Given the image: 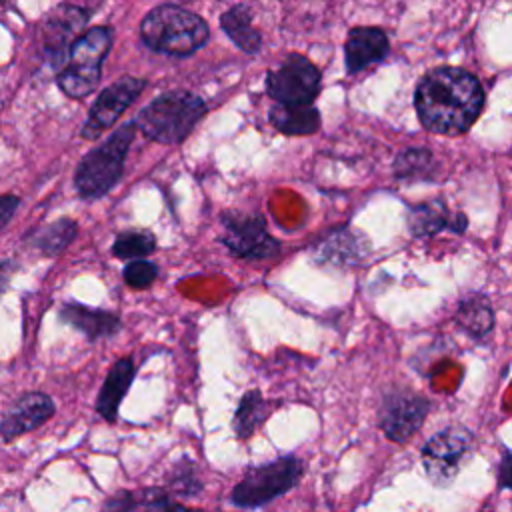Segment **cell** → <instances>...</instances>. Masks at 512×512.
Here are the masks:
<instances>
[{"mask_svg": "<svg viewBox=\"0 0 512 512\" xmlns=\"http://www.w3.org/2000/svg\"><path fill=\"white\" fill-rule=\"evenodd\" d=\"M268 120L278 132L288 136H304L320 128V112L312 104L290 106L276 102L270 108Z\"/></svg>", "mask_w": 512, "mask_h": 512, "instance_id": "cell-20", "label": "cell"}, {"mask_svg": "<svg viewBox=\"0 0 512 512\" xmlns=\"http://www.w3.org/2000/svg\"><path fill=\"white\" fill-rule=\"evenodd\" d=\"M206 114V102L188 90H172L156 96L134 118L136 128L152 142H184L200 118Z\"/></svg>", "mask_w": 512, "mask_h": 512, "instance_id": "cell-3", "label": "cell"}, {"mask_svg": "<svg viewBox=\"0 0 512 512\" xmlns=\"http://www.w3.org/2000/svg\"><path fill=\"white\" fill-rule=\"evenodd\" d=\"M140 38L154 52L182 58L208 42L210 28L196 12L178 4H162L142 18Z\"/></svg>", "mask_w": 512, "mask_h": 512, "instance_id": "cell-2", "label": "cell"}, {"mask_svg": "<svg viewBox=\"0 0 512 512\" xmlns=\"http://www.w3.org/2000/svg\"><path fill=\"white\" fill-rule=\"evenodd\" d=\"M270 404L264 400L260 390H248L232 416V430L236 438L248 440L256 432V428L268 418Z\"/></svg>", "mask_w": 512, "mask_h": 512, "instance_id": "cell-23", "label": "cell"}, {"mask_svg": "<svg viewBox=\"0 0 512 512\" xmlns=\"http://www.w3.org/2000/svg\"><path fill=\"white\" fill-rule=\"evenodd\" d=\"M146 88L144 78L122 76L116 82L108 84L94 100L86 122L82 124V138L96 140L108 128H112L118 118L134 104V100Z\"/></svg>", "mask_w": 512, "mask_h": 512, "instance_id": "cell-12", "label": "cell"}, {"mask_svg": "<svg viewBox=\"0 0 512 512\" xmlns=\"http://www.w3.org/2000/svg\"><path fill=\"white\" fill-rule=\"evenodd\" d=\"M454 320L460 330H464L472 340H484L492 332L496 316L488 296L472 292L458 302Z\"/></svg>", "mask_w": 512, "mask_h": 512, "instance_id": "cell-19", "label": "cell"}, {"mask_svg": "<svg viewBox=\"0 0 512 512\" xmlns=\"http://www.w3.org/2000/svg\"><path fill=\"white\" fill-rule=\"evenodd\" d=\"M76 236H78V222L64 216L34 230L28 236V244L42 256H58L76 240Z\"/></svg>", "mask_w": 512, "mask_h": 512, "instance_id": "cell-22", "label": "cell"}, {"mask_svg": "<svg viewBox=\"0 0 512 512\" xmlns=\"http://www.w3.org/2000/svg\"><path fill=\"white\" fill-rule=\"evenodd\" d=\"M154 250H156V236L150 230H140V228L120 232L112 244V254L126 262L144 258Z\"/></svg>", "mask_w": 512, "mask_h": 512, "instance_id": "cell-24", "label": "cell"}, {"mask_svg": "<svg viewBox=\"0 0 512 512\" xmlns=\"http://www.w3.org/2000/svg\"><path fill=\"white\" fill-rule=\"evenodd\" d=\"M136 376V364L130 356L118 358L112 368L108 370L102 388L96 398V412L106 420V422H116L120 404L130 390L132 382Z\"/></svg>", "mask_w": 512, "mask_h": 512, "instance_id": "cell-18", "label": "cell"}, {"mask_svg": "<svg viewBox=\"0 0 512 512\" xmlns=\"http://www.w3.org/2000/svg\"><path fill=\"white\" fill-rule=\"evenodd\" d=\"M58 320L80 332L88 342L110 340L122 330V320L112 310L94 308L74 300L64 302L58 308Z\"/></svg>", "mask_w": 512, "mask_h": 512, "instance_id": "cell-15", "label": "cell"}, {"mask_svg": "<svg viewBox=\"0 0 512 512\" xmlns=\"http://www.w3.org/2000/svg\"><path fill=\"white\" fill-rule=\"evenodd\" d=\"M474 450V434L462 426L452 424L432 434L420 448V458L428 480L438 486H450L460 474L464 462Z\"/></svg>", "mask_w": 512, "mask_h": 512, "instance_id": "cell-7", "label": "cell"}, {"mask_svg": "<svg viewBox=\"0 0 512 512\" xmlns=\"http://www.w3.org/2000/svg\"><path fill=\"white\" fill-rule=\"evenodd\" d=\"M498 488H512V448H504L498 462Z\"/></svg>", "mask_w": 512, "mask_h": 512, "instance_id": "cell-30", "label": "cell"}, {"mask_svg": "<svg viewBox=\"0 0 512 512\" xmlns=\"http://www.w3.org/2000/svg\"><path fill=\"white\" fill-rule=\"evenodd\" d=\"M434 166V156L428 150L412 148L402 152L394 162V174L400 180H414V178H430Z\"/></svg>", "mask_w": 512, "mask_h": 512, "instance_id": "cell-26", "label": "cell"}, {"mask_svg": "<svg viewBox=\"0 0 512 512\" xmlns=\"http://www.w3.org/2000/svg\"><path fill=\"white\" fill-rule=\"evenodd\" d=\"M136 130L134 120L122 124L80 160L74 172V188L80 198L98 200L120 182Z\"/></svg>", "mask_w": 512, "mask_h": 512, "instance_id": "cell-4", "label": "cell"}, {"mask_svg": "<svg viewBox=\"0 0 512 512\" xmlns=\"http://www.w3.org/2000/svg\"><path fill=\"white\" fill-rule=\"evenodd\" d=\"M20 264L14 260V258H8V260H2L0 262V298L4 296V292L8 290L10 286V280L12 276L18 272Z\"/></svg>", "mask_w": 512, "mask_h": 512, "instance_id": "cell-32", "label": "cell"}, {"mask_svg": "<svg viewBox=\"0 0 512 512\" xmlns=\"http://www.w3.org/2000/svg\"><path fill=\"white\" fill-rule=\"evenodd\" d=\"M430 408V400L418 392L406 388L390 390L382 396L378 408V428L388 440L404 444L420 430Z\"/></svg>", "mask_w": 512, "mask_h": 512, "instance_id": "cell-10", "label": "cell"}, {"mask_svg": "<svg viewBox=\"0 0 512 512\" xmlns=\"http://www.w3.org/2000/svg\"><path fill=\"white\" fill-rule=\"evenodd\" d=\"M158 272H160L158 264H154L146 258H136V260H130L124 264L122 278L130 288L144 290L158 278Z\"/></svg>", "mask_w": 512, "mask_h": 512, "instance_id": "cell-27", "label": "cell"}, {"mask_svg": "<svg viewBox=\"0 0 512 512\" xmlns=\"http://www.w3.org/2000/svg\"><path fill=\"white\" fill-rule=\"evenodd\" d=\"M220 26L226 36L246 54H256L262 46V36L252 24V12L246 4H234L220 16Z\"/></svg>", "mask_w": 512, "mask_h": 512, "instance_id": "cell-21", "label": "cell"}, {"mask_svg": "<svg viewBox=\"0 0 512 512\" xmlns=\"http://www.w3.org/2000/svg\"><path fill=\"white\" fill-rule=\"evenodd\" d=\"M146 510L144 512H202L198 508H188L176 500H172L166 492L162 490H152L146 492Z\"/></svg>", "mask_w": 512, "mask_h": 512, "instance_id": "cell-28", "label": "cell"}, {"mask_svg": "<svg viewBox=\"0 0 512 512\" xmlns=\"http://www.w3.org/2000/svg\"><path fill=\"white\" fill-rule=\"evenodd\" d=\"M138 496L130 490H118L100 508V512H136Z\"/></svg>", "mask_w": 512, "mask_h": 512, "instance_id": "cell-29", "label": "cell"}, {"mask_svg": "<svg viewBox=\"0 0 512 512\" xmlns=\"http://www.w3.org/2000/svg\"><path fill=\"white\" fill-rule=\"evenodd\" d=\"M220 226H222V232L218 234V242L234 258L260 262V260H272L280 254L282 244L268 232L266 218L262 214L222 212Z\"/></svg>", "mask_w": 512, "mask_h": 512, "instance_id": "cell-8", "label": "cell"}, {"mask_svg": "<svg viewBox=\"0 0 512 512\" xmlns=\"http://www.w3.org/2000/svg\"><path fill=\"white\" fill-rule=\"evenodd\" d=\"M414 106L424 128L444 136L466 132L484 108L478 78L462 68H434L414 90Z\"/></svg>", "mask_w": 512, "mask_h": 512, "instance_id": "cell-1", "label": "cell"}, {"mask_svg": "<svg viewBox=\"0 0 512 512\" xmlns=\"http://www.w3.org/2000/svg\"><path fill=\"white\" fill-rule=\"evenodd\" d=\"M112 46V28L94 26L82 32L70 46L66 64L56 74L58 88L70 98H84L100 82L102 62Z\"/></svg>", "mask_w": 512, "mask_h": 512, "instance_id": "cell-5", "label": "cell"}, {"mask_svg": "<svg viewBox=\"0 0 512 512\" xmlns=\"http://www.w3.org/2000/svg\"><path fill=\"white\" fill-rule=\"evenodd\" d=\"M56 414V404L46 392H28L20 396L0 420V436L4 442H12L22 434L40 428Z\"/></svg>", "mask_w": 512, "mask_h": 512, "instance_id": "cell-14", "label": "cell"}, {"mask_svg": "<svg viewBox=\"0 0 512 512\" xmlns=\"http://www.w3.org/2000/svg\"><path fill=\"white\" fill-rule=\"evenodd\" d=\"M388 54V36L384 30L374 26H358L348 32L344 44L346 70L350 74L368 68Z\"/></svg>", "mask_w": 512, "mask_h": 512, "instance_id": "cell-17", "label": "cell"}, {"mask_svg": "<svg viewBox=\"0 0 512 512\" xmlns=\"http://www.w3.org/2000/svg\"><path fill=\"white\" fill-rule=\"evenodd\" d=\"M368 254V236L352 226L334 228L310 246V260L320 268L336 272H344L362 264Z\"/></svg>", "mask_w": 512, "mask_h": 512, "instance_id": "cell-13", "label": "cell"}, {"mask_svg": "<svg viewBox=\"0 0 512 512\" xmlns=\"http://www.w3.org/2000/svg\"><path fill=\"white\" fill-rule=\"evenodd\" d=\"M302 474L304 464L294 454L252 466L234 486L230 500L238 508H260L290 492L300 482Z\"/></svg>", "mask_w": 512, "mask_h": 512, "instance_id": "cell-6", "label": "cell"}, {"mask_svg": "<svg viewBox=\"0 0 512 512\" xmlns=\"http://www.w3.org/2000/svg\"><path fill=\"white\" fill-rule=\"evenodd\" d=\"M408 232L414 238L436 236L442 230H452L454 234H464L468 228L466 214H450L448 206L442 200H428L408 208L406 214Z\"/></svg>", "mask_w": 512, "mask_h": 512, "instance_id": "cell-16", "label": "cell"}, {"mask_svg": "<svg viewBox=\"0 0 512 512\" xmlns=\"http://www.w3.org/2000/svg\"><path fill=\"white\" fill-rule=\"evenodd\" d=\"M88 18V10L76 4H58L54 10H50L38 30L44 60L56 68H62L66 64L70 46L84 32Z\"/></svg>", "mask_w": 512, "mask_h": 512, "instance_id": "cell-11", "label": "cell"}, {"mask_svg": "<svg viewBox=\"0 0 512 512\" xmlns=\"http://www.w3.org/2000/svg\"><path fill=\"white\" fill-rule=\"evenodd\" d=\"M166 482H168V490L184 496V498H192L196 494H200L202 490V482L198 478V468L190 458H180L170 472L166 474Z\"/></svg>", "mask_w": 512, "mask_h": 512, "instance_id": "cell-25", "label": "cell"}, {"mask_svg": "<svg viewBox=\"0 0 512 512\" xmlns=\"http://www.w3.org/2000/svg\"><path fill=\"white\" fill-rule=\"evenodd\" d=\"M20 206V198L16 194H2L0 196V230L12 220Z\"/></svg>", "mask_w": 512, "mask_h": 512, "instance_id": "cell-31", "label": "cell"}, {"mask_svg": "<svg viewBox=\"0 0 512 512\" xmlns=\"http://www.w3.org/2000/svg\"><path fill=\"white\" fill-rule=\"evenodd\" d=\"M320 92V70L302 54H288L266 72V94L278 104H312Z\"/></svg>", "mask_w": 512, "mask_h": 512, "instance_id": "cell-9", "label": "cell"}]
</instances>
